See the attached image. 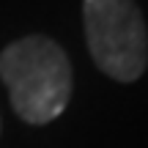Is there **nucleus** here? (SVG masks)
Here are the masks:
<instances>
[{"mask_svg":"<svg viewBox=\"0 0 148 148\" xmlns=\"http://www.w3.org/2000/svg\"><path fill=\"white\" fill-rule=\"evenodd\" d=\"M0 79L8 88L14 112L25 123L44 126L71 99V63L49 36H25L0 52Z\"/></svg>","mask_w":148,"mask_h":148,"instance_id":"obj_1","label":"nucleus"},{"mask_svg":"<svg viewBox=\"0 0 148 148\" xmlns=\"http://www.w3.org/2000/svg\"><path fill=\"white\" fill-rule=\"evenodd\" d=\"M85 41L107 77L134 82L148 66V27L134 0H82Z\"/></svg>","mask_w":148,"mask_h":148,"instance_id":"obj_2","label":"nucleus"}]
</instances>
